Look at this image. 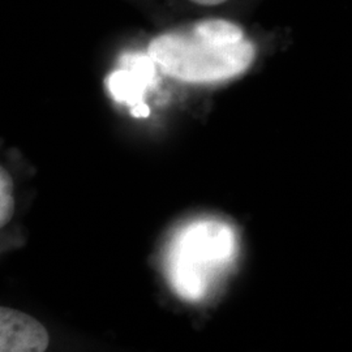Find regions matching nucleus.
<instances>
[{"instance_id": "423d86ee", "label": "nucleus", "mask_w": 352, "mask_h": 352, "mask_svg": "<svg viewBox=\"0 0 352 352\" xmlns=\"http://www.w3.org/2000/svg\"><path fill=\"white\" fill-rule=\"evenodd\" d=\"M193 1L195 4H199V6H205V7H214V6H219L222 3H225L227 0H190Z\"/></svg>"}, {"instance_id": "39448f33", "label": "nucleus", "mask_w": 352, "mask_h": 352, "mask_svg": "<svg viewBox=\"0 0 352 352\" xmlns=\"http://www.w3.org/2000/svg\"><path fill=\"white\" fill-rule=\"evenodd\" d=\"M14 212L12 177L1 168L0 171V226H6Z\"/></svg>"}, {"instance_id": "20e7f679", "label": "nucleus", "mask_w": 352, "mask_h": 352, "mask_svg": "<svg viewBox=\"0 0 352 352\" xmlns=\"http://www.w3.org/2000/svg\"><path fill=\"white\" fill-rule=\"evenodd\" d=\"M49 347V334L32 316L1 307L0 351L43 352Z\"/></svg>"}, {"instance_id": "f257e3e1", "label": "nucleus", "mask_w": 352, "mask_h": 352, "mask_svg": "<svg viewBox=\"0 0 352 352\" xmlns=\"http://www.w3.org/2000/svg\"><path fill=\"white\" fill-rule=\"evenodd\" d=\"M148 52L166 75L201 84L245 72L254 60L256 47L238 24L208 19L153 38Z\"/></svg>"}, {"instance_id": "f03ea898", "label": "nucleus", "mask_w": 352, "mask_h": 352, "mask_svg": "<svg viewBox=\"0 0 352 352\" xmlns=\"http://www.w3.org/2000/svg\"><path fill=\"white\" fill-rule=\"evenodd\" d=\"M239 241L234 227L219 219L183 227L166 256L170 285L182 299L200 302L235 264Z\"/></svg>"}, {"instance_id": "7ed1b4c3", "label": "nucleus", "mask_w": 352, "mask_h": 352, "mask_svg": "<svg viewBox=\"0 0 352 352\" xmlns=\"http://www.w3.org/2000/svg\"><path fill=\"white\" fill-rule=\"evenodd\" d=\"M154 60L151 56H131L126 69L116 71L109 77L107 87L113 100L132 107V115L146 118L151 110L142 102L146 88L154 81Z\"/></svg>"}]
</instances>
